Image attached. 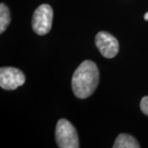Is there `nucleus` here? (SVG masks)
I'll list each match as a JSON object with an SVG mask.
<instances>
[{"mask_svg":"<svg viewBox=\"0 0 148 148\" xmlns=\"http://www.w3.org/2000/svg\"><path fill=\"white\" fill-rule=\"evenodd\" d=\"M100 79L99 69L90 60H85L75 70L72 78V88L75 96L86 99L93 94Z\"/></svg>","mask_w":148,"mask_h":148,"instance_id":"obj_1","label":"nucleus"},{"mask_svg":"<svg viewBox=\"0 0 148 148\" xmlns=\"http://www.w3.org/2000/svg\"><path fill=\"white\" fill-rule=\"evenodd\" d=\"M55 138L60 148H78L79 140L73 125L67 119H61L55 128Z\"/></svg>","mask_w":148,"mask_h":148,"instance_id":"obj_2","label":"nucleus"},{"mask_svg":"<svg viewBox=\"0 0 148 148\" xmlns=\"http://www.w3.org/2000/svg\"><path fill=\"white\" fill-rule=\"evenodd\" d=\"M53 12L51 6L41 4L34 12L32 16V28L37 35H46L51 30Z\"/></svg>","mask_w":148,"mask_h":148,"instance_id":"obj_3","label":"nucleus"},{"mask_svg":"<svg viewBox=\"0 0 148 148\" xmlns=\"http://www.w3.org/2000/svg\"><path fill=\"white\" fill-rule=\"evenodd\" d=\"M26 77L20 69L12 67L0 69V86L7 90H16L25 83Z\"/></svg>","mask_w":148,"mask_h":148,"instance_id":"obj_4","label":"nucleus"},{"mask_svg":"<svg viewBox=\"0 0 148 148\" xmlns=\"http://www.w3.org/2000/svg\"><path fill=\"white\" fill-rule=\"evenodd\" d=\"M95 42L97 49L105 58H114L119 53V44L118 40L108 32H100L97 33Z\"/></svg>","mask_w":148,"mask_h":148,"instance_id":"obj_5","label":"nucleus"},{"mask_svg":"<svg viewBox=\"0 0 148 148\" xmlns=\"http://www.w3.org/2000/svg\"><path fill=\"white\" fill-rule=\"evenodd\" d=\"M114 148H139L138 142L132 136L126 133H121L117 137Z\"/></svg>","mask_w":148,"mask_h":148,"instance_id":"obj_6","label":"nucleus"},{"mask_svg":"<svg viewBox=\"0 0 148 148\" xmlns=\"http://www.w3.org/2000/svg\"><path fill=\"white\" fill-rule=\"evenodd\" d=\"M11 16L10 11L5 3H2L0 4V33L5 32L7 27L10 24Z\"/></svg>","mask_w":148,"mask_h":148,"instance_id":"obj_7","label":"nucleus"},{"mask_svg":"<svg viewBox=\"0 0 148 148\" xmlns=\"http://www.w3.org/2000/svg\"><path fill=\"white\" fill-rule=\"evenodd\" d=\"M140 108L143 114L148 116V95L143 97L140 103Z\"/></svg>","mask_w":148,"mask_h":148,"instance_id":"obj_8","label":"nucleus"},{"mask_svg":"<svg viewBox=\"0 0 148 148\" xmlns=\"http://www.w3.org/2000/svg\"><path fill=\"white\" fill-rule=\"evenodd\" d=\"M144 19H145L146 21H148V12L145 13V15H144Z\"/></svg>","mask_w":148,"mask_h":148,"instance_id":"obj_9","label":"nucleus"}]
</instances>
